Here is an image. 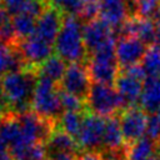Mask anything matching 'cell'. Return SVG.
Masks as SVG:
<instances>
[{
    "label": "cell",
    "instance_id": "12",
    "mask_svg": "<svg viewBox=\"0 0 160 160\" xmlns=\"http://www.w3.org/2000/svg\"><path fill=\"white\" fill-rule=\"evenodd\" d=\"M114 36H115V32L112 28L100 18L84 22L82 38H84V44L89 55L94 52L99 46H101L105 41H108Z\"/></svg>",
    "mask_w": 160,
    "mask_h": 160
},
{
    "label": "cell",
    "instance_id": "31",
    "mask_svg": "<svg viewBox=\"0 0 160 160\" xmlns=\"http://www.w3.org/2000/svg\"><path fill=\"white\" fill-rule=\"evenodd\" d=\"M49 160H76V155H72V154H52V155H49Z\"/></svg>",
    "mask_w": 160,
    "mask_h": 160
},
{
    "label": "cell",
    "instance_id": "28",
    "mask_svg": "<svg viewBox=\"0 0 160 160\" xmlns=\"http://www.w3.org/2000/svg\"><path fill=\"white\" fill-rule=\"evenodd\" d=\"M76 160H104V158L99 151H82L76 155Z\"/></svg>",
    "mask_w": 160,
    "mask_h": 160
},
{
    "label": "cell",
    "instance_id": "5",
    "mask_svg": "<svg viewBox=\"0 0 160 160\" xmlns=\"http://www.w3.org/2000/svg\"><path fill=\"white\" fill-rule=\"evenodd\" d=\"M86 110L101 118H110L126 109L125 102L114 85L92 82L85 100Z\"/></svg>",
    "mask_w": 160,
    "mask_h": 160
},
{
    "label": "cell",
    "instance_id": "35",
    "mask_svg": "<svg viewBox=\"0 0 160 160\" xmlns=\"http://www.w3.org/2000/svg\"><path fill=\"white\" fill-rule=\"evenodd\" d=\"M2 118V112H1V110H0V119Z\"/></svg>",
    "mask_w": 160,
    "mask_h": 160
},
{
    "label": "cell",
    "instance_id": "36",
    "mask_svg": "<svg viewBox=\"0 0 160 160\" xmlns=\"http://www.w3.org/2000/svg\"><path fill=\"white\" fill-rule=\"evenodd\" d=\"M0 5H1V0H0Z\"/></svg>",
    "mask_w": 160,
    "mask_h": 160
},
{
    "label": "cell",
    "instance_id": "18",
    "mask_svg": "<svg viewBox=\"0 0 160 160\" xmlns=\"http://www.w3.org/2000/svg\"><path fill=\"white\" fill-rule=\"evenodd\" d=\"M139 106L149 115L156 114L160 109V78H146Z\"/></svg>",
    "mask_w": 160,
    "mask_h": 160
},
{
    "label": "cell",
    "instance_id": "21",
    "mask_svg": "<svg viewBox=\"0 0 160 160\" xmlns=\"http://www.w3.org/2000/svg\"><path fill=\"white\" fill-rule=\"evenodd\" d=\"M84 114L85 111H64L56 124V128L61 129L64 132L76 140L82 125Z\"/></svg>",
    "mask_w": 160,
    "mask_h": 160
},
{
    "label": "cell",
    "instance_id": "9",
    "mask_svg": "<svg viewBox=\"0 0 160 160\" xmlns=\"http://www.w3.org/2000/svg\"><path fill=\"white\" fill-rule=\"evenodd\" d=\"M91 84L92 81L86 64L72 62V64H68L66 71L59 86L65 92H69L79 98L80 100L85 101L89 95Z\"/></svg>",
    "mask_w": 160,
    "mask_h": 160
},
{
    "label": "cell",
    "instance_id": "8",
    "mask_svg": "<svg viewBox=\"0 0 160 160\" xmlns=\"http://www.w3.org/2000/svg\"><path fill=\"white\" fill-rule=\"evenodd\" d=\"M15 45L18 46L26 66L36 71L50 56L54 55L55 51L52 44L45 41L35 34L24 40H18Z\"/></svg>",
    "mask_w": 160,
    "mask_h": 160
},
{
    "label": "cell",
    "instance_id": "13",
    "mask_svg": "<svg viewBox=\"0 0 160 160\" xmlns=\"http://www.w3.org/2000/svg\"><path fill=\"white\" fill-rule=\"evenodd\" d=\"M108 22L114 32L130 18L128 0H99V16Z\"/></svg>",
    "mask_w": 160,
    "mask_h": 160
},
{
    "label": "cell",
    "instance_id": "27",
    "mask_svg": "<svg viewBox=\"0 0 160 160\" xmlns=\"http://www.w3.org/2000/svg\"><path fill=\"white\" fill-rule=\"evenodd\" d=\"M28 0H1V6L11 15L15 16L20 14Z\"/></svg>",
    "mask_w": 160,
    "mask_h": 160
},
{
    "label": "cell",
    "instance_id": "14",
    "mask_svg": "<svg viewBox=\"0 0 160 160\" xmlns=\"http://www.w3.org/2000/svg\"><path fill=\"white\" fill-rule=\"evenodd\" d=\"M144 82L145 81H141L121 70L119 71V75L114 85L118 92L120 94V96L122 98L126 108L139 105L142 89H144Z\"/></svg>",
    "mask_w": 160,
    "mask_h": 160
},
{
    "label": "cell",
    "instance_id": "34",
    "mask_svg": "<svg viewBox=\"0 0 160 160\" xmlns=\"http://www.w3.org/2000/svg\"><path fill=\"white\" fill-rule=\"evenodd\" d=\"M41 1H45V2H50V0H41Z\"/></svg>",
    "mask_w": 160,
    "mask_h": 160
},
{
    "label": "cell",
    "instance_id": "25",
    "mask_svg": "<svg viewBox=\"0 0 160 160\" xmlns=\"http://www.w3.org/2000/svg\"><path fill=\"white\" fill-rule=\"evenodd\" d=\"M60 101L64 111H86L85 101L60 89Z\"/></svg>",
    "mask_w": 160,
    "mask_h": 160
},
{
    "label": "cell",
    "instance_id": "23",
    "mask_svg": "<svg viewBox=\"0 0 160 160\" xmlns=\"http://www.w3.org/2000/svg\"><path fill=\"white\" fill-rule=\"evenodd\" d=\"M141 65L148 78H160V45L155 44L148 48Z\"/></svg>",
    "mask_w": 160,
    "mask_h": 160
},
{
    "label": "cell",
    "instance_id": "4",
    "mask_svg": "<svg viewBox=\"0 0 160 160\" xmlns=\"http://www.w3.org/2000/svg\"><path fill=\"white\" fill-rule=\"evenodd\" d=\"M31 111L40 118L58 124L64 112L60 101V86L48 78L39 76L32 96Z\"/></svg>",
    "mask_w": 160,
    "mask_h": 160
},
{
    "label": "cell",
    "instance_id": "30",
    "mask_svg": "<svg viewBox=\"0 0 160 160\" xmlns=\"http://www.w3.org/2000/svg\"><path fill=\"white\" fill-rule=\"evenodd\" d=\"M104 160H126L125 151L122 152H101Z\"/></svg>",
    "mask_w": 160,
    "mask_h": 160
},
{
    "label": "cell",
    "instance_id": "26",
    "mask_svg": "<svg viewBox=\"0 0 160 160\" xmlns=\"http://www.w3.org/2000/svg\"><path fill=\"white\" fill-rule=\"evenodd\" d=\"M149 139L158 141L160 138V121L155 114L149 115V121H148V128H146V134Z\"/></svg>",
    "mask_w": 160,
    "mask_h": 160
},
{
    "label": "cell",
    "instance_id": "29",
    "mask_svg": "<svg viewBox=\"0 0 160 160\" xmlns=\"http://www.w3.org/2000/svg\"><path fill=\"white\" fill-rule=\"evenodd\" d=\"M0 160H14L8 145L2 141L1 138H0Z\"/></svg>",
    "mask_w": 160,
    "mask_h": 160
},
{
    "label": "cell",
    "instance_id": "19",
    "mask_svg": "<svg viewBox=\"0 0 160 160\" xmlns=\"http://www.w3.org/2000/svg\"><path fill=\"white\" fill-rule=\"evenodd\" d=\"M66 68H68L66 61H64L59 55L54 54L38 69V75L48 78L52 82L60 85L64 74L66 71Z\"/></svg>",
    "mask_w": 160,
    "mask_h": 160
},
{
    "label": "cell",
    "instance_id": "33",
    "mask_svg": "<svg viewBox=\"0 0 160 160\" xmlns=\"http://www.w3.org/2000/svg\"><path fill=\"white\" fill-rule=\"evenodd\" d=\"M155 115L158 116V119H159V121H160V109H159V110L156 111V114H155Z\"/></svg>",
    "mask_w": 160,
    "mask_h": 160
},
{
    "label": "cell",
    "instance_id": "10",
    "mask_svg": "<svg viewBox=\"0 0 160 160\" xmlns=\"http://www.w3.org/2000/svg\"><path fill=\"white\" fill-rule=\"evenodd\" d=\"M148 45L135 36H121L116 39V60L120 69L130 68L141 64L146 51Z\"/></svg>",
    "mask_w": 160,
    "mask_h": 160
},
{
    "label": "cell",
    "instance_id": "3",
    "mask_svg": "<svg viewBox=\"0 0 160 160\" xmlns=\"http://www.w3.org/2000/svg\"><path fill=\"white\" fill-rule=\"evenodd\" d=\"M116 38H111L89 55L86 66L92 82L114 85L120 68L116 60Z\"/></svg>",
    "mask_w": 160,
    "mask_h": 160
},
{
    "label": "cell",
    "instance_id": "32",
    "mask_svg": "<svg viewBox=\"0 0 160 160\" xmlns=\"http://www.w3.org/2000/svg\"><path fill=\"white\" fill-rule=\"evenodd\" d=\"M155 25H156V44L160 45V12L155 18Z\"/></svg>",
    "mask_w": 160,
    "mask_h": 160
},
{
    "label": "cell",
    "instance_id": "7",
    "mask_svg": "<svg viewBox=\"0 0 160 160\" xmlns=\"http://www.w3.org/2000/svg\"><path fill=\"white\" fill-rule=\"evenodd\" d=\"M119 120L126 146L136 142L138 140L145 136L149 114L141 106L136 105L124 109L119 114Z\"/></svg>",
    "mask_w": 160,
    "mask_h": 160
},
{
    "label": "cell",
    "instance_id": "6",
    "mask_svg": "<svg viewBox=\"0 0 160 160\" xmlns=\"http://www.w3.org/2000/svg\"><path fill=\"white\" fill-rule=\"evenodd\" d=\"M106 119L85 111L80 132L76 138L80 151H102V140Z\"/></svg>",
    "mask_w": 160,
    "mask_h": 160
},
{
    "label": "cell",
    "instance_id": "24",
    "mask_svg": "<svg viewBox=\"0 0 160 160\" xmlns=\"http://www.w3.org/2000/svg\"><path fill=\"white\" fill-rule=\"evenodd\" d=\"M50 4L60 10L64 15L79 16L82 10L84 0H50Z\"/></svg>",
    "mask_w": 160,
    "mask_h": 160
},
{
    "label": "cell",
    "instance_id": "15",
    "mask_svg": "<svg viewBox=\"0 0 160 160\" xmlns=\"http://www.w3.org/2000/svg\"><path fill=\"white\" fill-rule=\"evenodd\" d=\"M122 151H126V145L122 138L119 114H118L106 118L101 152H122Z\"/></svg>",
    "mask_w": 160,
    "mask_h": 160
},
{
    "label": "cell",
    "instance_id": "17",
    "mask_svg": "<svg viewBox=\"0 0 160 160\" xmlns=\"http://www.w3.org/2000/svg\"><path fill=\"white\" fill-rule=\"evenodd\" d=\"M26 64L15 44L0 41V72L2 75L26 69Z\"/></svg>",
    "mask_w": 160,
    "mask_h": 160
},
{
    "label": "cell",
    "instance_id": "11",
    "mask_svg": "<svg viewBox=\"0 0 160 160\" xmlns=\"http://www.w3.org/2000/svg\"><path fill=\"white\" fill-rule=\"evenodd\" d=\"M64 14L58 10L55 6H52L50 2L46 5L45 10L41 12V15L36 19V31L35 35L40 36L45 41L50 44H55L56 36L62 26L64 21Z\"/></svg>",
    "mask_w": 160,
    "mask_h": 160
},
{
    "label": "cell",
    "instance_id": "16",
    "mask_svg": "<svg viewBox=\"0 0 160 160\" xmlns=\"http://www.w3.org/2000/svg\"><path fill=\"white\" fill-rule=\"evenodd\" d=\"M45 146H46L48 156L52 155V154L78 155L81 152L80 148L78 145V141L59 128H55V130L52 131V134L50 135L48 141L45 142Z\"/></svg>",
    "mask_w": 160,
    "mask_h": 160
},
{
    "label": "cell",
    "instance_id": "1",
    "mask_svg": "<svg viewBox=\"0 0 160 160\" xmlns=\"http://www.w3.org/2000/svg\"><path fill=\"white\" fill-rule=\"evenodd\" d=\"M38 78V71L29 68L2 76V91L0 96L2 116L6 114H24L31 111Z\"/></svg>",
    "mask_w": 160,
    "mask_h": 160
},
{
    "label": "cell",
    "instance_id": "2",
    "mask_svg": "<svg viewBox=\"0 0 160 160\" xmlns=\"http://www.w3.org/2000/svg\"><path fill=\"white\" fill-rule=\"evenodd\" d=\"M82 29L84 22L78 16H64L62 26L56 36L54 49L56 55L69 64H86L89 59V54L84 44Z\"/></svg>",
    "mask_w": 160,
    "mask_h": 160
},
{
    "label": "cell",
    "instance_id": "20",
    "mask_svg": "<svg viewBox=\"0 0 160 160\" xmlns=\"http://www.w3.org/2000/svg\"><path fill=\"white\" fill-rule=\"evenodd\" d=\"M156 154V141L148 136L141 138L136 142L126 146V160H149Z\"/></svg>",
    "mask_w": 160,
    "mask_h": 160
},
{
    "label": "cell",
    "instance_id": "22",
    "mask_svg": "<svg viewBox=\"0 0 160 160\" xmlns=\"http://www.w3.org/2000/svg\"><path fill=\"white\" fill-rule=\"evenodd\" d=\"M12 26L18 40H24L32 36L36 31V18L28 14H18L12 16Z\"/></svg>",
    "mask_w": 160,
    "mask_h": 160
}]
</instances>
